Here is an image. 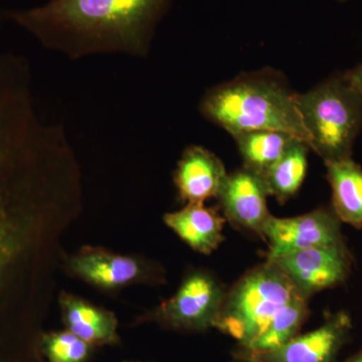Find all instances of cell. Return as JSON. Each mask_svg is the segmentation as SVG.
<instances>
[{
  "mask_svg": "<svg viewBox=\"0 0 362 362\" xmlns=\"http://www.w3.org/2000/svg\"><path fill=\"white\" fill-rule=\"evenodd\" d=\"M173 0H49L4 16L42 47L71 59L100 54L144 58Z\"/></svg>",
  "mask_w": 362,
  "mask_h": 362,
  "instance_id": "1",
  "label": "cell"
},
{
  "mask_svg": "<svg viewBox=\"0 0 362 362\" xmlns=\"http://www.w3.org/2000/svg\"><path fill=\"white\" fill-rule=\"evenodd\" d=\"M201 112L232 136L279 131L308 145L298 94L274 71L246 74L216 86L202 98Z\"/></svg>",
  "mask_w": 362,
  "mask_h": 362,
  "instance_id": "2",
  "label": "cell"
},
{
  "mask_svg": "<svg viewBox=\"0 0 362 362\" xmlns=\"http://www.w3.org/2000/svg\"><path fill=\"white\" fill-rule=\"evenodd\" d=\"M298 105L310 149L324 162L351 157L352 147L362 130V95L345 74L298 94Z\"/></svg>",
  "mask_w": 362,
  "mask_h": 362,
  "instance_id": "3",
  "label": "cell"
},
{
  "mask_svg": "<svg viewBox=\"0 0 362 362\" xmlns=\"http://www.w3.org/2000/svg\"><path fill=\"white\" fill-rule=\"evenodd\" d=\"M299 292L273 262L252 269L226 293L216 328L235 338L240 349L258 339L274 317Z\"/></svg>",
  "mask_w": 362,
  "mask_h": 362,
  "instance_id": "4",
  "label": "cell"
},
{
  "mask_svg": "<svg viewBox=\"0 0 362 362\" xmlns=\"http://www.w3.org/2000/svg\"><path fill=\"white\" fill-rule=\"evenodd\" d=\"M226 293L218 281L204 272H194L177 292L154 313L159 322L173 329L204 331L214 327Z\"/></svg>",
  "mask_w": 362,
  "mask_h": 362,
  "instance_id": "5",
  "label": "cell"
},
{
  "mask_svg": "<svg viewBox=\"0 0 362 362\" xmlns=\"http://www.w3.org/2000/svg\"><path fill=\"white\" fill-rule=\"evenodd\" d=\"M263 235L270 246L267 261L313 247L343 245L340 221L333 209H319L295 218L271 216Z\"/></svg>",
  "mask_w": 362,
  "mask_h": 362,
  "instance_id": "6",
  "label": "cell"
},
{
  "mask_svg": "<svg viewBox=\"0 0 362 362\" xmlns=\"http://www.w3.org/2000/svg\"><path fill=\"white\" fill-rule=\"evenodd\" d=\"M269 262L284 272L298 291L306 298L341 284L350 271V258L344 244L313 247Z\"/></svg>",
  "mask_w": 362,
  "mask_h": 362,
  "instance_id": "7",
  "label": "cell"
},
{
  "mask_svg": "<svg viewBox=\"0 0 362 362\" xmlns=\"http://www.w3.org/2000/svg\"><path fill=\"white\" fill-rule=\"evenodd\" d=\"M269 195L264 177L243 166L226 175L216 199L226 221L263 235L264 228L272 216L267 202Z\"/></svg>",
  "mask_w": 362,
  "mask_h": 362,
  "instance_id": "8",
  "label": "cell"
},
{
  "mask_svg": "<svg viewBox=\"0 0 362 362\" xmlns=\"http://www.w3.org/2000/svg\"><path fill=\"white\" fill-rule=\"evenodd\" d=\"M349 328V315L339 313L317 329L297 335L277 349L261 354L239 351L235 356L244 362H332Z\"/></svg>",
  "mask_w": 362,
  "mask_h": 362,
  "instance_id": "9",
  "label": "cell"
},
{
  "mask_svg": "<svg viewBox=\"0 0 362 362\" xmlns=\"http://www.w3.org/2000/svg\"><path fill=\"white\" fill-rule=\"evenodd\" d=\"M71 273L105 290H116L147 277L146 265L134 257L98 247H85L69 262Z\"/></svg>",
  "mask_w": 362,
  "mask_h": 362,
  "instance_id": "10",
  "label": "cell"
},
{
  "mask_svg": "<svg viewBox=\"0 0 362 362\" xmlns=\"http://www.w3.org/2000/svg\"><path fill=\"white\" fill-rule=\"evenodd\" d=\"M225 165L213 152L202 146H189L175 173L180 199L188 204H204L216 197L226 177Z\"/></svg>",
  "mask_w": 362,
  "mask_h": 362,
  "instance_id": "11",
  "label": "cell"
},
{
  "mask_svg": "<svg viewBox=\"0 0 362 362\" xmlns=\"http://www.w3.org/2000/svg\"><path fill=\"white\" fill-rule=\"evenodd\" d=\"M62 314L66 330L93 347L120 341L118 320L111 311L71 294L62 295Z\"/></svg>",
  "mask_w": 362,
  "mask_h": 362,
  "instance_id": "12",
  "label": "cell"
},
{
  "mask_svg": "<svg viewBox=\"0 0 362 362\" xmlns=\"http://www.w3.org/2000/svg\"><path fill=\"white\" fill-rule=\"evenodd\" d=\"M226 218L204 204H188L181 211L165 214L164 221L185 243L202 254L209 255L223 243Z\"/></svg>",
  "mask_w": 362,
  "mask_h": 362,
  "instance_id": "13",
  "label": "cell"
},
{
  "mask_svg": "<svg viewBox=\"0 0 362 362\" xmlns=\"http://www.w3.org/2000/svg\"><path fill=\"white\" fill-rule=\"evenodd\" d=\"M333 211L343 223L362 228V168L351 157L325 162Z\"/></svg>",
  "mask_w": 362,
  "mask_h": 362,
  "instance_id": "14",
  "label": "cell"
},
{
  "mask_svg": "<svg viewBox=\"0 0 362 362\" xmlns=\"http://www.w3.org/2000/svg\"><path fill=\"white\" fill-rule=\"evenodd\" d=\"M244 160V168L265 177L297 138L279 131H251L233 136ZM300 140V139H299Z\"/></svg>",
  "mask_w": 362,
  "mask_h": 362,
  "instance_id": "15",
  "label": "cell"
},
{
  "mask_svg": "<svg viewBox=\"0 0 362 362\" xmlns=\"http://www.w3.org/2000/svg\"><path fill=\"white\" fill-rule=\"evenodd\" d=\"M309 149L302 140H295L264 177L269 194L281 204L291 199L301 187L307 175Z\"/></svg>",
  "mask_w": 362,
  "mask_h": 362,
  "instance_id": "16",
  "label": "cell"
},
{
  "mask_svg": "<svg viewBox=\"0 0 362 362\" xmlns=\"http://www.w3.org/2000/svg\"><path fill=\"white\" fill-rule=\"evenodd\" d=\"M307 300L308 298L298 292L291 301L276 314L265 332L251 345L246 349H240L239 351L247 354L272 351L297 337L298 331L308 315Z\"/></svg>",
  "mask_w": 362,
  "mask_h": 362,
  "instance_id": "17",
  "label": "cell"
},
{
  "mask_svg": "<svg viewBox=\"0 0 362 362\" xmlns=\"http://www.w3.org/2000/svg\"><path fill=\"white\" fill-rule=\"evenodd\" d=\"M94 347L69 330L45 334L42 350L47 362H87Z\"/></svg>",
  "mask_w": 362,
  "mask_h": 362,
  "instance_id": "18",
  "label": "cell"
},
{
  "mask_svg": "<svg viewBox=\"0 0 362 362\" xmlns=\"http://www.w3.org/2000/svg\"><path fill=\"white\" fill-rule=\"evenodd\" d=\"M351 85L362 95V64L354 70L345 73Z\"/></svg>",
  "mask_w": 362,
  "mask_h": 362,
  "instance_id": "19",
  "label": "cell"
},
{
  "mask_svg": "<svg viewBox=\"0 0 362 362\" xmlns=\"http://www.w3.org/2000/svg\"><path fill=\"white\" fill-rule=\"evenodd\" d=\"M349 362H362V352L361 354H358V356L354 357V358H352L351 361H349Z\"/></svg>",
  "mask_w": 362,
  "mask_h": 362,
  "instance_id": "20",
  "label": "cell"
},
{
  "mask_svg": "<svg viewBox=\"0 0 362 362\" xmlns=\"http://www.w3.org/2000/svg\"><path fill=\"white\" fill-rule=\"evenodd\" d=\"M338 1H341V2H343V1H349V0H338Z\"/></svg>",
  "mask_w": 362,
  "mask_h": 362,
  "instance_id": "21",
  "label": "cell"
},
{
  "mask_svg": "<svg viewBox=\"0 0 362 362\" xmlns=\"http://www.w3.org/2000/svg\"><path fill=\"white\" fill-rule=\"evenodd\" d=\"M0 20H1V16H0Z\"/></svg>",
  "mask_w": 362,
  "mask_h": 362,
  "instance_id": "22",
  "label": "cell"
}]
</instances>
